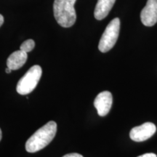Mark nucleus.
I'll list each match as a JSON object with an SVG mask.
<instances>
[{"mask_svg": "<svg viewBox=\"0 0 157 157\" xmlns=\"http://www.w3.org/2000/svg\"><path fill=\"white\" fill-rule=\"evenodd\" d=\"M119 31L120 20L116 17L109 23L102 35L98 44V49L101 52H107L113 48L119 37Z\"/></svg>", "mask_w": 157, "mask_h": 157, "instance_id": "obj_4", "label": "nucleus"}, {"mask_svg": "<svg viewBox=\"0 0 157 157\" xmlns=\"http://www.w3.org/2000/svg\"><path fill=\"white\" fill-rule=\"evenodd\" d=\"M28 55L27 52H23L22 50H17L13 52L7 60V67L11 70H17L21 68L25 63Z\"/></svg>", "mask_w": 157, "mask_h": 157, "instance_id": "obj_8", "label": "nucleus"}, {"mask_svg": "<svg viewBox=\"0 0 157 157\" xmlns=\"http://www.w3.org/2000/svg\"><path fill=\"white\" fill-rule=\"evenodd\" d=\"M116 0H98L96 5L94 15L98 21L105 18L112 9Z\"/></svg>", "mask_w": 157, "mask_h": 157, "instance_id": "obj_9", "label": "nucleus"}, {"mask_svg": "<svg viewBox=\"0 0 157 157\" xmlns=\"http://www.w3.org/2000/svg\"><path fill=\"white\" fill-rule=\"evenodd\" d=\"M63 157H84L82 155L77 154V153H71V154H68L63 156Z\"/></svg>", "mask_w": 157, "mask_h": 157, "instance_id": "obj_11", "label": "nucleus"}, {"mask_svg": "<svg viewBox=\"0 0 157 157\" xmlns=\"http://www.w3.org/2000/svg\"><path fill=\"white\" fill-rule=\"evenodd\" d=\"M42 68L38 65L32 66L17 84L16 90L20 95H28L34 90L42 76Z\"/></svg>", "mask_w": 157, "mask_h": 157, "instance_id": "obj_3", "label": "nucleus"}, {"mask_svg": "<svg viewBox=\"0 0 157 157\" xmlns=\"http://www.w3.org/2000/svg\"><path fill=\"white\" fill-rule=\"evenodd\" d=\"M137 157H157V156L155 154H153V153H148V154H143Z\"/></svg>", "mask_w": 157, "mask_h": 157, "instance_id": "obj_12", "label": "nucleus"}, {"mask_svg": "<svg viewBox=\"0 0 157 157\" xmlns=\"http://www.w3.org/2000/svg\"><path fill=\"white\" fill-rule=\"evenodd\" d=\"M2 130L0 129V141L2 140Z\"/></svg>", "mask_w": 157, "mask_h": 157, "instance_id": "obj_15", "label": "nucleus"}, {"mask_svg": "<svg viewBox=\"0 0 157 157\" xmlns=\"http://www.w3.org/2000/svg\"><path fill=\"white\" fill-rule=\"evenodd\" d=\"M76 0H55L54 16L60 25L64 28L72 26L76 22V14L74 4Z\"/></svg>", "mask_w": 157, "mask_h": 157, "instance_id": "obj_2", "label": "nucleus"}, {"mask_svg": "<svg viewBox=\"0 0 157 157\" xmlns=\"http://www.w3.org/2000/svg\"><path fill=\"white\" fill-rule=\"evenodd\" d=\"M5 71H6V73H7V74H10V73H11V71H13V70H11L10 68L7 67V68H6V70H5Z\"/></svg>", "mask_w": 157, "mask_h": 157, "instance_id": "obj_14", "label": "nucleus"}, {"mask_svg": "<svg viewBox=\"0 0 157 157\" xmlns=\"http://www.w3.org/2000/svg\"><path fill=\"white\" fill-rule=\"evenodd\" d=\"M112 102L113 97L110 92L103 91L98 94L94 101V105L100 117H105L109 113Z\"/></svg>", "mask_w": 157, "mask_h": 157, "instance_id": "obj_7", "label": "nucleus"}, {"mask_svg": "<svg viewBox=\"0 0 157 157\" xmlns=\"http://www.w3.org/2000/svg\"><path fill=\"white\" fill-rule=\"evenodd\" d=\"M35 47V42L32 39H28V40L25 41L24 42L22 43V44L20 47V50L23 51L25 52H29L31 50H33V49Z\"/></svg>", "mask_w": 157, "mask_h": 157, "instance_id": "obj_10", "label": "nucleus"}, {"mask_svg": "<svg viewBox=\"0 0 157 157\" xmlns=\"http://www.w3.org/2000/svg\"><path fill=\"white\" fill-rule=\"evenodd\" d=\"M156 131V127L152 122H146L131 129L129 137L135 142H143L151 137Z\"/></svg>", "mask_w": 157, "mask_h": 157, "instance_id": "obj_5", "label": "nucleus"}, {"mask_svg": "<svg viewBox=\"0 0 157 157\" xmlns=\"http://www.w3.org/2000/svg\"><path fill=\"white\" fill-rule=\"evenodd\" d=\"M140 19L146 26H153L157 23V0H148L142 10Z\"/></svg>", "mask_w": 157, "mask_h": 157, "instance_id": "obj_6", "label": "nucleus"}, {"mask_svg": "<svg viewBox=\"0 0 157 157\" xmlns=\"http://www.w3.org/2000/svg\"><path fill=\"white\" fill-rule=\"evenodd\" d=\"M3 23H4V17L0 14V27L2 26V25L3 24Z\"/></svg>", "mask_w": 157, "mask_h": 157, "instance_id": "obj_13", "label": "nucleus"}, {"mask_svg": "<svg viewBox=\"0 0 157 157\" xmlns=\"http://www.w3.org/2000/svg\"><path fill=\"white\" fill-rule=\"evenodd\" d=\"M57 132V124L49 121L29 137L25 143V150L29 153H35L50 144Z\"/></svg>", "mask_w": 157, "mask_h": 157, "instance_id": "obj_1", "label": "nucleus"}]
</instances>
